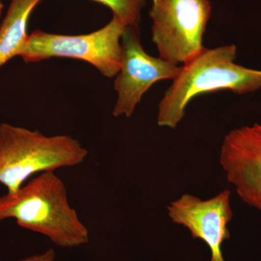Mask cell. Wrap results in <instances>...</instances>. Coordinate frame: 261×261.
Here are the masks:
<instances>
[{
  "mask_svg": "<svg viewBox=\"0 0 261 261\" xmlns=\"http://www.w3.org/2000/svg\"><path fill=\"white\" fill-rule=\"evenodd\" d=\"M219 162L240 198L261 212V124L240 127L226 134Z\"/></svg>",
  "mask_w": 261,
  "mask_h": 261,
  "instance_id": "8",
  "label": "cell"
},
{
  "mask_svg": "<svg viewBox=\"0 0 261 261\" xmlns=\"http://www.w3.org/2000/svg\"><path fill=\"white\" fill-rule=\"evenodd\" d=\"M211 11L210 0H152V41L159 58L185 65L202 53Z\"/></svg>",
  "mask_w": 261,
  "mask_h": 261,
  "instance_id": "5",
  "label": "cell"
},
{
  "mask_svg": "<svg viewBox=\"0 0 261 261\" xmlns=\"http://www.w3.org/2000/svg\"><path fill=\"white\" fill-rule=\"evenodd\" d=\"M127 27L113 16L107 25L90 34L68 36L36 30L29 36L19 56L25 63L53 58L82 60L105 76L113 78L121 68V38Z\"/></svg>",
  "mask_w": 261,
  "mask_h": 261,
  "instance_id": "4",
  "label": "cell"
},
{
  "mask_svg": "<svg viewBox=\"0 0 261 261\" xmlns=\"http://www.w3.org/2000/svg\"><path fill=\"white\" fill-rule=\"evenodd\" d=\"M121 68L115 81L118 93L113 115L130 118L144 94L156 82L174 80L181 66L149 56L142 47L140 28L127 27L121 38Z\"/></svg>",
  "mask_w": 261,
  "mask_h": 261,
  "instance_id": "6",
  "label": "cell"
},
{
  "mask_svg": "<svg viewBox=\"0 0 261 261\" xmlns=\"http://www.w3.org/2000/svg\"><path fill=\"white\" fill-rule=\"evenodd\" d=\"M230 198L228 190L207 200L184 194L167 207L173 223L187 228L192 238L199 239L208 246L211 261H225L222 245L230 238L228 225L233 218Z\"/></svg>",
  "mask_w": 261,
  "mask_h": 261,
  "instance_id": "7",
  "label": "cell"
},
{
  "mask_svg": "<svg viewBox=\"0 0 261 261\" xmlns=\"http://www.w3.org/2000/svg\"><path fill=\"white\" fill-rule=\"evenodd\" d=\"M88 151L68 135L46 136L39 130L0 124V183L8 193L18 191L33 175L79 166Z\"/></svg>",
  "mask_w": 261,
  "mask_h": 261,
  "instance_id": "3",
  "label": "cell"
},
{
  "mask_svg": "<svg viewBox=\"0 0 261 261\" xmlns=\"http://www.w3.org/2000/svg\"><path fill=\"white\" fill-rule=\"evenodd\" d=\"M112 10L116 17L128 27L140 28L142 10L145 0H92Z\"/></svg>",
  "mask_w": 261,
  "mask_h": 261,
  "instance_id": "10",
  "label": "cell"
},
{
  "mask_svg": "<svg viewBox=\"0 0 261 261\" xmlns=\"http://www.w3.org/2000/svg\"><path fill=\"white\" fill-rule=\"evenodd\" d=\"M43 0H11L0 25V67L19 56L29 39L27 27L33 10Z\"/></svg>",
  "mask_w": 261,
  "mask_h": 261,
  "instance_id": "9",
  "label": "cell"
},
{
  "mask_svg": "<svg viewBox=\"0 0 261 261\" xmlns=\"http://www.w3.org/2000/svg\"><path fill=\"white\" fill-rule=\"evenodd\" d=\"M56 254L53 249H49L47 251L38 255H32L18 261H55Z\"/></svg>",
  "mask_w": 261,
  "mask_h": 261,
  "instance_id": "11",
  "label": "cell"
},
{
  "mask_svg": "<svg viewBox=\"0 0 261 261\" xmlns=\"http://www.w3.org/2000/svg\"><path fill=\"white\" fill-rule=\"evenodd\" d=\"M3 8H4V5H3V2L0 0V17H1L2 13H3Z\"/></svg>",
  "mask_w": 261,
  "mask_h": 261,
  "instance_id": "12",
  "label": "cell"
},
{
  "mask_svg": "<svg viewBox=\"0 0 261 261\" xmlns=\"http://www.w3.org/2000/svg\"><path fill=\"white\" fill-rule=\"evenodd\" d=\"M236 58L237 47L233 44L205 48L182 65L179 74L159 103L158 125L176 128L185 117L189 103L201 94L221 90L245 94L261 89V70L237 64Z\"/></svg>",
  "mask_w": 261,
  "mask_h": 261,
  "instance_id": "1",
  "label": "cell"
},
{
  "mask_svg": "<svg viewBox=\"0 0 261 261\" xmlns=\"http://www.w3.org/2000/svg\"><path fill=\"white\" fill-rule=\"evenodd\" d=\"M8 219L61 247L89 243L88 229L70 205L64 182L51 171L39 173L18 191L0 197V222Z\"/></svg>",
  "mask_w": 261,
  "mask_h": 261,
  "instance_id": "2",
  "label": "cell"
}]
</instances>
